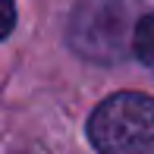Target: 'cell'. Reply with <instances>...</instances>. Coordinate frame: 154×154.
Masks as SVG:
<instances>
[{
	"label": "cell",
	"mask_w": 154,
	"mask_h": 154,
	"mask_svg": "<svg viewBox=\"0 0 154 154\" xmlns=\"http://www.w3.org/2000/svg\"><path fill=\"white\" fill-rule=\"evenodd\" d=\"M135 0H79L66 41L91 63H120L135 38Z\"/></svg>",
	"instance_id": "1"
},
{
	"label": "cell",
	"mask_w": 154,
	"mask_h": 154,
	"mask_svg": "<svg viewBox=\"0 0 154 154\" xmlns=\"http://www.w3.org/2000/svg\"><path fill=\"white\" fill-rule=\"evenodd\" d=\"M88 138L101 154H154V97L110 94L88 120Z\"/></svg>",
	"instance_id": "2"
},
{
	"label": "cell",
	"mask_w": 154,
	"mask_h": 154,
	"mask_svg": "<svg viewBox=\"0 0 154 154\" xmlns=\"http://www.w3.org/2000/svg\"><path fill=\"white\" fill-rule=\"evenodd\" d=\"M0 3H3V35H10L16 22V10H13V0H0Z\"/></svg>",
	"instance_id": "4"
},
{
	"label": "cell",
	"mask_w": 154,
	"mask_h": 154,
	"mask_svg": "<svg viewBox=\"0 0 154 154\" xmlns=\"http://www.w3.org/2000/svg\"><path fill=\"white\" fill-rule=\"evenodd\" d=\"M132 51H135V57L154 72V13L138 16L135 38H132Z\"/></svg>",
	"instance_id": "3"
}]
</instances>
